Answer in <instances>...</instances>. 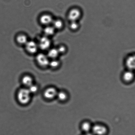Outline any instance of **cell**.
<instances>
[{
  "mask_svg": "<svg viewBox=\"0 0 135 135\" xmlns=\"http://www.w3.org/2000/svg\"><path fill=\"white\" fill-rule=\"evenodd\" d=\"M83 16V12L82 9L77 6L70 9L67 14V18L70 22H79Z\"/></svg>",
  "mask_w": 135,
  "mask_h": 135,
  "instance_id": "1",
  "label": "cell"
},
{
  "mask_svg": "<svg viewBox=\"0 0 135 135\" xmlns=\"http://www.w3.org/2000/svg\"><path fill=\"white\" fill-rule=\"evenodd\" d=\"M31 94L28 88L21 89L17 94L18 101L21 104H28L31 99Z\"/></svg>",
  "mask_w": 135,
  "mask_h": 135,
  "instance_id": "2",
  "label": "cell"
},
{
  "mask_svg": "<svg viewBox=\"0 0 135 135\" xmlns=\"http://www.w3.org/2000/svg\"><path fill=\"white\" fill-rule=\"evenodd\" d=\"M108 128L105 125L97 123L93 125L92 131L93 133L96 135H105L108 133Z\"/></svg>",
  "mask_w": 135,
  "mask_h": 135,
  "instance_id": "3",
  "label": "cell"
},
{
  "mask_svg": "<svg viewBox=\"0 0 135 135\" xmlns=\"http://www.w3.org/2000/svg\"><path fill=\"white\" fill-rule=\"evenodd\" d=\"M38 44L39 49L43 51H46L49 49L51 41L48 37L44 35L40 38Z\"/></svg>",
  "mask_w": 135,
  "mask_h": 135,
  "instance_id": "4",
  "label": "cell"
},
{
  "mask_svg": "<svg viewBox=\"0 0 135 135\" xmlns=\"http://www.w3.org/2000/svg\"><path fill=\"white\" fill-rule=\"evenodd\" d=\"M124 63L127 69L135 70V53H132L128 55L126 57Z\"/></svg>",
  "mask_w": 135,
  "mask_h": 135,
  "instance_id": "5",
  "label": "cell"
},
{
  "mask_svg": "<svg viewBox=\"0 0 135 135\" xmlns=\"http://www.w3.org/2000/svg\"><path fill=\"white\" fill-rule=\"evenodd\" d=\"M37 63L40 66L45 67L49 66L50 63L49 58L47 55L43 53L38 54L36 57Z\"/></svg>",
  "mask_w": 135,
  "mask_h": 135,
  "instance_id": "6",
  "label": "cell"
},
{
  "mask_svg": "<svg viewBox=\"0 0 135 135\" xmlns=\"http://www.w3.org/2000/svg\"><path fill=\"white\" fill-rule=\"evenodd\" d=\"M25 45L26 51L30 54L36 53L39 49L38 43L33 41H28Z\"/></svg>",
  "mask_w": 135,
  "mask_h": 135,
  "instance_id": "7",
  "label": "cell"
},
{
  "mask_svg": "<svg viewBox=\"0 0 135 135\" xmlns=\"http://www.w3.org/2000/svg\"><path fill=\"white\" fill-rule=\"evenodd\" d=\"M58 92L54 87H49L44 91V95L46 99H52L56 97Z\"/></svg>",
  "mask_w": 135,
  "mask_h": 135,
  "instance_id": "8",
  "label": "cell"
},
{
  "mask_svg": "<svg viewBox=\"0 0 135 135\" xmlns=\"http://www.w3.org/2000/svg\"><path fill=\"white\" fill-rule=\"evenodd\" d=\"M134 74L133 71L127 69L124 71L122 75V79L124 83H131L134 78Z\"/></svg>",
  "mask_w": 135,
  "mask_h": 135,
  "instance_id": "9",
  "label": "cell"
},
{
  "mask_svg": "<svg viewBox=\"0 0 135 135\" xmlns=\"http://www.w3.org/2000/svg\"><path fill=\"white\" fill-rule=\"evenodd\" d=\"M53 21L52 17L49 14H44L40 18V23L46 26L52 24Z\"/></svg>",
  "mask_w": 135,
  "mask_h": 135,
  "instance_id": "10",
  "label": "cell"
},
{
  "mask_svg": "<svg viewBox=\"0 0 135 135\" xmlns=\"http://www.w3.org/2000/svg\"><path fill=\"white\" fill-rule=\"evenodd\" d=\"M93 125L89 121H85L83 122L80 125V128L83 133H89L92 131Z\"/></svg>",
  "mask_w": 135,
  "mask_h": 135,
  "instance_id": "11",
  "label": "cell"
},
{
  "mask_svg": "<svg viewBox=\"0 0 135 135\" xmlns=\"http://www.w3.org/2000/svg\"><path fill=\"white\" fill-rule=\"evenodd\" d=\"M60 55L57 48H52L49 49L47 56L51 59H56Z\"/></svg>",
  "mask_w": 135,
  "mask_h": 135,
  "instance_id": "12",
  "label": "cell"
},
{
  "mask_svg": "<svg viewBox=\"0 0 135 135\" xmlns=\"http://www.w3.org/2000/svg\"><path fill=\"white\" fill-rule=\"evenodd\" d=\"M22 81L23 85L28 88L33 84V81L32 78L28 75H25L22 78Z\"/></svg>",
  "mask_w": 135,
  "mask_h": 135,
  "instance_id": "13",
  "label": "cell"
},
{
  "mask_svg": "<svg viewBox=\"0 0 135 135\" xmlns=\"http://www.w3.org/2000/svg\"><path fill=\"white\" fill-rule=\"evenodd\" d=\"M55 29L52 26H46L44 30L45 35L47 37L51 36L55 34Z\"/></svg>",
  "mask_w": 135,
  "mask_h": 135,
  "instance_id": "14",
  "label": "cell"
},
{
  "mask_svg": "<svg viewBox=\"0 0 135 135\" xmlns=\"http://www.w3.org/2000/svg\"><path fill=\"white\" fill-rule=\"evenodd\" d=\"M16 41L17 43L21 45H25L28 41L27 37L26 35L23 34H20L17 36Z\"/></svg>",
  "mask_w": 135,
  "mask_h": 135,
  "instance_id": "15",
  "label": "cell"
},
{
  "mask_svg": "<svg viewBox=\"0 0 135 135\" xmlns=\"http://www.w3.org/2000/svg\"><path fill=\"white\" fill-rule=\"evenodd\" d=\"M80 22L79 21L70 22V28L73 31H78L80 29Z\"/></svg>",
  "mask_w": 135,
  "mask_h": 135,
  "instance_id": "16",
  "label": "cell"
},
{
  "mask_svg": "<svg viewBox=\"0 0 135 135\" xmlns=\"http://www.w3.org/2000/svg\"><path fill=\"white\" fill-rule=\"evenodd\" d=\"M52 24L54 28L57 30H61L64 26V23L60 19L54 20Z\"/></svg>",
  "mask_w": 135,
  "mask_h": 135,
  "instance_id": "17",
  "label": "cell"
},
{
  "mask_svg": "<svg viewBox=\"0 0 135 135\" xmlns=\"http://www.w3.org/2000/svg\"><path fill=\"white\" fill-rule=\"evenodd\" d=\"M57 97L61 101H65L68 98V95L64 91H61L58 92Z\"/></svg>",
  "mask_w": 135,
  "mask_h": 135,
  "instance_id": "18",
  "label": "cell"
},
{
  "mask_svg": "<svg viewBox=\"0 0 135 135\" xmlns=\"http://www.w3.org/2000/svg\"><path fill=\"white\" fill-rule=\"evenodd\" d=\"M60 65V62L57 59H52L50 61L49 66L52 68H56Z\"/></svg>",
  "mask_w": 135,
  "mask_h": 135,
  "instance_id": "19",
  "label": "cell"
},
{
  "mask_svg": "<svg viewBox=\"0 0 135 135\" xmlns=\"http://www.w3.org/2000/svg\"><path fill=\"white\" fill-rule=\"evenodd\" d=\"M28 89L31 94H34L37 92L38 88L36 85L33 84L28 87Z\"/></svg>",
  "mask_w": 135,
  "mask_h": 135,
  "instance_id": "20",
  "label": "cell"
},
{
  "mask_svg": "<svg viewBox=\"0 0 135 135\" xmlns=\"http://www.w3.org/2000/svg\"><path fill=\"white\" fill-rule=\"evenodd\" d=\"M60 54H64L66 53L67 51V48L65 46L60 45L57 48Z\"/></svg>",
  "mask_w": 135,
  "mask_h": 135,
  "instance_id": "21",
  "label": "cell"
}]
</instances>
